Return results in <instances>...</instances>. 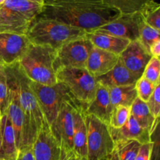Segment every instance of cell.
I'll use <instances>...</instances> for the list:
<instances>
[{
	"label": "cell",
	"mask_w": 160,
	"mask_h": 160,
	"mask_svg": "<svg viewBox=\"0 0 160 160\" xmlns=\"http://www.w3.org/2000/svg\"><path fill=\"white\" fill-rule=\"evenodd\" d=\"M6 78L17 91L19 102L26 120V137L23 149L32 147L37 135L47 120L44 117L37 98L30 86V80L18 62L4 67ZM22 149V150H23Z\"/></svg>",
	"instance_id": "2"
},
{
	"label": "cell",
	"mask_w": 160,
	"mask_h": 160,
	"mask_svg": "<svg viewBox=\"0 0 160 160\" xmlns=\"http://www.w3.org/2000/svg\"><path fill=\"white\" fill-rule=\"evenodd\" d=\"M149 53L152 57L159 58L160 56V40L156 41L154 44L152 45L149 48Z\"/></svg>",
	"instance_id": "37"
},
{
	"label": "cell",
	"mask_w": 160,
	"mask_h": 160,
	"mask_svg": "<svg viewBox=\"0 0 160 160\" xmlns=\"http://www.w3.org/2000/svg\"><path fill=\"white\" fill-rule=\"evenodd\" d=\"M154 84H159L160 78V59L159 58L152 57L147 64L142 76Z\"/></svg>",
	"instance_id": "30"
},
{
	"label": "cell",
	"mask_w": 160,
	"mask_h": 160,
	"mask_svg": "<svg viewBox=\"0 0 160 160\" xmlns=\"http://www.w3.org/2000/svg\"><path fill=\"white\" fill-rule=\"evenodd\" d=\"M120 15L102 0H43L37 18L56 20L90 32Z\"/></svg>",
	"instance_id": "1"
},
{
	"label": "cell",
	"mask_w": 160,
	"mask_h": 160,
	"mask_svg": "<svg viewBox=\"0 0 160 160\" xmlns=\"http://www.w3.org/2000/svg\"><path fill=\"white\" fill-rule=\"evenodd\" d=\"M80 106L75 100L63 103L57 117L49 125L53 137L59 142L62 150L67 153L73 152V138L74 132L75 108Z\"/></svg>",
	"instance_id": "10"
},
{
	"label": "cell",
	"mask_w": 160,
	"mask_h": 160,
	"mask_svg": "<svg viewBox=\"0 0 160 160\" xmlns=\"http://www.w3.org/2000/svg\"><path fill=\"white\" fill-rule=\"evenodd\" d=\"M119 57L124 67L139 79L152 56L140 41L136 40L130 42Z\"/></svg>",
	"instance_id": "15"
},
{
	"label": "cell",
	"mask_w": 160,
	"mask_h": 160,
	"mask_svg": "<svg viewBox=\"0 0 160 160\" xmlns=\"http://www.w3.org/2000/svg\"><path fill=\"white\" fill-rule=\"evenodd\" d=\"M148 109L156 119L159 118L160 115V84L155 88L154 92L146 102Z\"/></svg>",
	"instance_id": "33"
},
{
	"label": "cell",
	"mask_w": 160,
	"mask_h": 160,
	"mask_svg": "<svg viewBox=\"0 0 160 160\" xmlns=\"http://www.w3.org/2000/svg\"><path fill=\"white\" fill-rule=\"evenodd\" d=\"M1 150H2V134H1V125H0V158H1Z\"/></svg>",
	"instance_id": "41"
},
{
	"label": "cell",
	"mask_w": 160,
	"mask_h": 160,
	"mask_svg": "<svg viewBox=\"0 0 160 160\" xmlns=\"http://www.w3.org/2000/svg\"><path fill=\"white\" fill-rule=\"evenodd\" d=\"M119 56L93 47L88 58L85 69L95 78L110 71L118 62Z\"/></svg>",
	"instance_id": "16"
},
{
	"label": "cell",
	"mask_w": 160,
	"mask_h": 160,
	"mask_svg": "<svg viewBox=\"0 0 160 160\" xmlns=\"http://www.w3.org/2000/svg\"><path fill=\"white\" fill-rule=\"evenodd\" d=\"M88 160H106L114 148L109 125L93 115L84 114Z\"/></svg>",
	"instance_id": "7"
},
{
	"label": "cell",
	"mask_w": 160,
	"mask_h": 160,
	"mask_svg": "<svg viewBox=\"0 0 160 160\" xmlns=\"http://www.w3.org/2000/svg\"><path fill=\"white\" fill-rule=\"evenodd\" d=\"M42 6L28 0H6L0 6V33L25 34Z\"/></svg>",
	"instance_id": "5"
},
{
	"label": "cell",
	"mask_w": 160,
	"mask_h": 160,
	"mask_svg": "<svg viewBox=\"0 0 160 160\" xmlns=\"http://www.w3.org/2000/svg\"><path fill=\"white\" fill-rule=\"evenodd\" d=\"M71 154L72 153H67L65 152L62 160H70V156H71Z\"/></svg>",
	"instance_id": "38"
},
{
	"label": "cell",
	"mask_w": 160,
	"mask_h": 160,
	"mask_svg": "<svg viewBox=\"0 0 160 160\" xmlns=\"http://www.w3.org/2000/svg\"><path fill=\"white\" fill-rule=\"evenodd\" d=\"M142 20L140 12L134 14H120L117 18L97 30L128 39L130 42L139 39V25Z\"/></svg>",
	"instance_id": "12"
},
{
	"label": "cell",
	"mask_w": 160,
	"mask_h": 160,
	"mask_svg": "<svg viewBox=\"0 0 160 160\" xmlns=\"http://www.w3.org/2000/svg\"><path fill=\"white\" fill-rule=\"evenodd\" d=\"M32 149L35 160H62L65 153L52 134L48 123L37 135Z\"/></svg>",
	"instance_id": "13"
},
{
	"label": "cell",
	"mask_w": 160,
	"mask_h": 160,
	"mask_svg": "<svg viewBox=\"0 0 160 160\" xmlns=\"http://www.w3.org/2000/svg\"><path fill=\"white\" fill-rule=\"evenodd\" d=\"M74 132L73 138V155L82 160H88L87 129L84 120V110L78 106L74 109Z\"/></svg>",
	"instance_id": "19"
},
{
	"label": "cell",
	"mask_w": 160,
	"mask_h": 160,
	"mask_svg": "<svg viewBox=\"0 0 160 160\" xmlns=\"http://www.w3.org/2000/svg\"><path fill=\"white\" fill-rule=\"evenodd\" d=\"M0 160H4L3 159H2V158H0Z\"/></svg>",
	"instance_id": "44"
},
{
	"label": "cell",
	"mask_w": 160,
	"mask_h": 160,
	"mask_svg": "<svg viewBox=\"0 0 160 160\" xmlns=\"http://www.w3.org/2000/svg\"><path fill=\"white\" fill-rule=\"evenodd\" d=\"M30 45L25 34L0 33V64L7 67L18 62Z\"/></svg>",
	"instance_id": "11"
},
{
	"label": "cell",
	"mask_w": 160,
	"mask_h": 160,
	"mask_svg": "<svg viewBox=\"0 0 160 160\" xmlns=\"http://www.w3.org/2000/svg\"><path fill=\"white\" fill-rule=\"evenodd\" d=\"M9 103V92L5 72L0 76V118L6 112Z\"/></svg>",
	"instance_id": "32"
},
{
	"label": "cell",
	"mask_w": 160,
	"mask_h": 160,
	"mask_svg": "<svg viewBox=\"0 0 160 160\" xmlns=\"http://www.w3.org/2000/svg\"><path fill=\"white\" fill-rule=\"evenodd\" d=\"M28 1L38 3V4H40V5H42V2H43V0H28Z\"/></svg>",
	"instance_id": "39"
},
{
	"label": "cell",
	"mask_w": 160,
	"mask_h": 160,
	"mask_svg": "<svg viewBox=\"0 0 160 160\" xmlns=\"http://www.w3.org/2000/svg\"><path fill=\"white\" fill-rule=\"evenodd\" d=\"M2 134L1 158L4 160H16L18 150L16 145L13 128L7 114L0 118Z\"/></svg>",
	"instance_id": "22"
},
{
	"label": "cell",
	"mask_w": 160,
	"mask_h": 160,
	"mask_svg": "<svg viewBox=\"0 0 160 160\" xmlns=\"http://www.w3.org/2000/svg\"><path fill=\"white\" fill-rule=\"evenodd\" d=\"M144 22L148 26L160 31V5L152 2L140 12Z\"/></svg>",
	"instance_id": "27"
},
{
	"label": "cell",
	"mask_w": 160,
	"mask_h": 160,
	"mask_svg": "<svg viewBox=\"0 0 160 160\" xmlns=\"http://www.w3.org/2000/svg\"><path fill=\"white\" fill-rule=\"evenodd\" d=\"M130 110L131 116L134 117L142 128L149 131L150 134L154 131L156 127L159 124V118H155L148 109L146 102L138 98H136L130 108Z\"/></svg>",
	"instance_id": "23"
},
{
	"label": "cell",
	"mask_w": 160,
	"mask_h": 160,
	"mask_svg": "<svg viewBox=\"0 0 160 160\" xmlns=\"http://www.w3.org/2000/svg\"><path fill=\"white\" fill-rule=\"evenodd\" d=\"M131 116L130 108L123 106L112 107L109 117V127L112 128H120L127 123Z\"/></svg>",
	"instance_id": "29"
},
{
	"label": "cell",
	"mask_w": 160,
	"mask_h": 160,
	"mask_svg": "<svg viewBox=\"0 0 160 160\" xmlns=\"http://www.w3.org/2000/svg\"><path fill=\"white\" fill-rule=\"evenodd\" d=\"M156 85L144 78L143 77H141L135 83V88L136 92H137L138 98L142 101L146 102L152 94V92H154Z\"/></svg>",
	"instance_id": "31"
},
{
	"label": "cell",
	"mask_w": 160,
	"mask_h": 160,
	"mask_svg": "<svg viewBox=\"0 0 160 160\" xmlns=\"http://www.w3.org/2000/svg\"><path fill=\"white\" fill-rule=\"evenodd\" d=\"M30 86L48 125L57 117L63 103L75 100L67 86L61 82L52 86H46L30 81Z\"/></svg>",
	"instance_id": "8"
},
{
	"label": "cell",
	"mask_w": 160,
	"mask_h": 160,
	"mask_svg": "<svg viewBox=\"0 0 160 160\" xmlns=\"http://www.w3.org/2000/svg\"><path fill=\"white\" fill-rule=\"evenodd\" d=\"M93 47L86 36L64 45L56 51L53 63L56 73L62 69H85L88 58Z\"/></svg>",
	"instance_id": "9"
},
{
	"label": "cell",
	"mask_w": 160,
	"mask_h": 160,
	"mask_svg": "<svg viewBox=\"0 0 160 160\" xmlns=\"http://www.w3.org/2000/svg\"><path fill=\"white\" fill-rule=\"evenodd\" d=\"M138 80V78L124 67L120 59L117 65L110 71L96 78L98 84L104 86L108 89L120 86L135 84Z\"/></svg>",
	"instance_id": "21"
},
{
	"label": "cell",
	"mask_w": 160,
	"mask_h": 160,
	"mask_svg": "<svg viewBox=\"0 0 160 160\" xmlns=\"http://www.w3.org/2000/svg\"><path fill=\"white\" fill-rule=\"evenodd\" d=\"M112 109V106L109 98V90L104 86L98 84L95 98L85 108L84 114L95 116L98 120L109 125Z\"/></svg>",
	"instance_id": "20"
},
{
	"label": "cell",
	"mask_w": 160,
	"mask_h": 160,
	"mask_svg": "<svg viewBox=\"0 0 160 160\" xmlns=\"http://www.w3.org/2000/svg\"><path fill=\"white\" fill-rule=\"evenodd\" d=\"M5 2H6V0H0V6H2L5 3Z\"/></svg>",
	"instance_id": "43"
},
{
	"label": "cell",
	"mask_w": 160,
	"mask_h": 160,
	"mask_svg": "<svg viewBox=\"0 0 160 160\" xmlns=\"http://www.w3.org/2000/svg\"><path fill=\"white\" fill-rule=\"evenodd\" d=\"M9 92V103L6 113L10 120L14 131L16 138V145L18 151L22 150L24 147L25 137H26V120L23 112L18 95L15 88L12 83L6 80Z\"/></svg>",
	"instance_id": "14"
},
{
	"label": "cell",
	"mask_w": 160,
	"mask_h": 160,
	"mask_svg": "<svg viewBox=\"0 0 160 160\" xmlns=\"http://www.w3.org/2000/svg\"><path fill=\"white\" fill-rule=\"evenodd\" d=\"M159 31L144 22L143 19L139 25V39L143 46L149 52L150 47L156 41L160 40Z\"/></svg>",
	"instance_id": "28"
},
{
	"label": "cell",
	"mask_w": 160,
	"mask_h": 160,
	"mask_svg": "<svg viewBox=\"0 0 160 160\" xmlns=\"http://www.w3.org/2000/svg\"><path fill=\"white\" fill-rule=\"evenodd\" d=\"M108 90L112 107L123 106L131 108L138 98L135 84L112 88Z\"/></svg>",
	"instance_id": "24"
},
{
	"label": "cell",
	"mask_w": 160,
	"mask_h": 160,
	"mask_svg": "<svg viewBox=\"0 0 160 160\" xmlns=\"http://www.w3.org/2000/svg\"><path fill=\"white\" fill-rule=\"evenodd\" d=\"M85 31L52 20L36 17L25 35L31 44L48 46L56 51L66 44L86 36Z\"/></svg>",
	"instance_id": "3"
},
{
	"label": "cell",
	"mask_w": 160,
	"mask_h": 160,
	"mask_svg": "<svg viewBox=\"0 0 160 160\" xmlns=\"http://www.w3.org/2000/svg\"><path fill=\"white\" fill-rule=\"evenodd\" d=\"M56 51L48 46L31 45L18 63L28 79L46 86L57 83L53 67Z\"/></svg>",
	"instance_id": "4"
},
{
	"label": "cell",
	"mask_w": 160,
	"mask_h": 160,
	"mask_svg": "<svg viewBox=\"0 0 160 160\" xmlns=\"http://www.w3.org/2000/svg\"><path fill=\"white\" fill-rule=\"evenodd\" d=\"M152 146L150 160H160V141H159V124H158L151 134Z\"/></svg>",
	"instance_id": "34"
},
{
	"label": "cell",
	"mask_w": 160,
	"mask_h": 160,
	"mask_svg": "<svg viewBox=\"0 0 160 160\" xmlns=\"http://www.w3.org/2000/svg\"><path fill=\"white\" fill-rule=\"evenodd\" d=\"M106 6L115 9L120 14L141 12L146 6L156 0H102Z\"/></svg>",
	"instance_id": "25"
},
{
	"label": "cell",
	"mask_w": 160,
	"mask_h": 160,
	"mask_svg": "<svg viewBox=\"0 0 160 160\" xmlns=\"http://www.w3.org/2000/svg\"><path fill=\"white\" fill-rule=\"evenodd\" d=\"M141 144L130 140L114 143V148L106 160H135Z\"/></svg>",
	"instance_id": "26"
},
{
	"label": "cell",
	"mask_w": 160,
	"mask_h": 160,
	"mask_svg": "<svg viewBox=\"0 0 160 160\" xmlns=\"http://www.w3.org/2000/svg\"><path fill=\"white\" fill-rule=\"evenodd\" d=\"M109 131L114 143L130 140L137 141L141 145L151 142L149 131L142 128L132 116H130L127 123L122 128H112L109 127Z\"/></svg>",
	"instance_id": "17"
},
{
	"label": "cell",
	"mask_w": 160,
	"mask_h": 160,
	"mask_svg": "<svg viewBox=\"0 0 160 160\" xmlns=\"http://www.w3.org/2000/svg\"><path fill=\"white\" fill-rule=\"evenodd\" d=\"M86 37L95 47L117 56H120L131 42L128 39L117 37L97 29L87 32Z\"/></svg>",
	"instance_id": "18"
},
{
	"label": "cell",
	"mask_w": 160,
	"mask_h": 160,
	"mask_svg": "<svg viewBox=\"0 0 160 160\" xmlns=\"http://www.w3.org/2000/svg\"><path fill=\"white\" fill-rule=\"evenodd\" d=\"M3 73H4V67L0 64V76H1Z\"/></svg>",
	"instance_id": "42"
},
{
	"label": "cell",
	"mask_w": 160,
	"mask_h": 160,
	"mask_svg": "<svg viewBox=\"0 0 160 160\" xmlns=\"http://www.w3.org/2000/svg\"><path fill=\"white\" fill-rule=\"evenodd\" d=\"M152 146V143H145L141 145L138 151L137 156L135 160H150V155H151Z\"/></svg>",
	"instance_id": "35"
},
{
	"label": "cell",
	"mask_w": 160,
	"mask_h": 160,
	"mask_svg": "<svg viewBox=\"0 0 160 160\" xmlns=\"http://www.w3.org/2000/svg\"><path fill=\"white\" fill-rule=\"evenodd\" d=\"M70 160H82V159H79V158H78V157H77V156H75L74 155H73V153H72V154H71V156H70Z\"/></svg>",
	"instance_id": "40"
},
{
	"label": "cell",
	"mask_w": 160,
	"mask_h": 160,
	"mask_svg": "<svg viewBox=\"0 0 160 160\" xmlns=\"http://www.w3.org/2000/svg\"><path fill=\"white\" fill-rule=\"evenodd\" d=\"M16 160H35L32 147L18 151Z\"/></svg>",
	"instance_id": "36"
},
{
	"label": "cell",
	"mask_w": 160,
	"mask_h": 160,
	"mask_svg": "<svg viewBox=\"0 0 160 160\" xmlns=\"http://www.w3.org/2000/svg\"><path fill=\"white\" fill-rule=\"evenodd\" d=\"M56 78L57 82L67 86L84 110L95 98L98 82L86 69H62L56 72Z\"/></svg>",
	"instance_id": "6"
}]
</instances>
